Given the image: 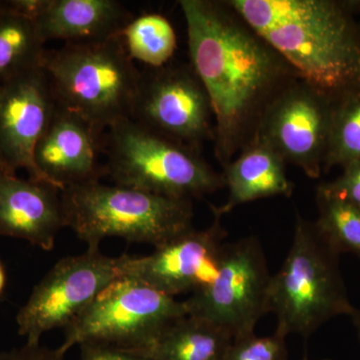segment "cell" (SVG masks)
I'll return each instance as SVG.
<instances>
[{
	"label": "cell",
	"mask_w": 360,
	"mask_h": 360,
	"mask_svg": "<svg viewBox=\"0 0 360 360\" xmlns=\"http://www.w3.org/2000/svg\"><path fill=\"white\" fill-rule=\"evenodd\" d=\"M191 65L210 97L225 168L257 136L270 104L298 77L227 1L180 0Z\"/></svg>",
	"instance_id": "1"
},
{
	"label": "cell",
	"mask_w": 360,
	"mask_h": 360,
	"mask_svg": "<svg viewBox=\"0 0 360 360\" xmlns=\"http://www.w3.org/2000/svg\"><path fill=\"white\" fill-rule=\"evenodd\" d=\"M300 79L338 103L360 89L354 1L227 0Z\"/></svg>",
	"instance_id": "2"
},
{
	"label": "cell",
	"mask_w": 360,
	"mask_h": 360,
	"mask_svg": "<svg viewBox=\"0 0 360 360\" xmlns=\"http://www.w3.org/2000/svg\"><path fill=\"white\" fill-rule=\"evenodd\" d=\"M41 68L58 105L101 131L130 120L141 71L120 37L45 49Z\"/></svg>",
	"instance_id": "3"
},
{
	"label": "cell",
	"mask_w": 360,
	"mask_h": 360,
	"mask_svg": "<svg viewBox=\"0 0 360 360\" xmlns=\"http://www.w3.org/2000/svg\"><path fill=\"white\" fill-rule=\"evenodd\" d=\"M66 227L89 250L118 238L129 243L165 245L193 227V200L167 198L101 181L61 191Z\"/></svg>",
	"instance_id": "4"
},
{
	"label": "cell",
	"mask_w": 360,
	"mask_h": 360,
	"mask_svg": "<svg viewBox=\"0 0 360 360\" xmlns=\"http://www.w3.org/2000/svg\"><path fill=\"white\" fill-rule=\"evenodd\" d=\"M340 255L315 222L297 214L288 257L270 279L269 309L276 315V333L307 338L330 319L354 314Z\"/></svg>",
	"instance_id": "5"
},
{
	"label": "cell",
	"mask_w": 360,
	"mask_h": 360,
	"mask_svg": "<svg viewBox=\"0 0 360 360\" xmlns=\"http://www.w3.org/2000/svg\"><path fill=\"white\" fill-rule=\"evenodd\" d=\"M104 170L115 186L193 200L225 186L224 175L200 153L144 129L131 120L104 134Z\"/></svg>",
	"instance_id": "6"
},
{
	"label": "cell",
	"mask_w": 360,
	"mask_h": 360,
	"mask_svg": "<svg viewBox=\"0 0 360 360\" xmlns=\"http://www.w3.org/2000/svg\"><path fill=\"white\" fill-rule=\"evenodd\" d=\"M186 315L184 302L137 279L122 277L66 326L65 340L58 348L66 354L75 345L101 343L141 352Z\"/></svg>",
	"instance_id": "7"
},
{
	"label": "cell",
	"mask_w": 360,
	"mask_h": 360,
	"mask_svg": "<svg viewBox=\"0 0 360 360\" xmlns=\"http://www.w3.org/2000/svg\"><path fill=\"white\" fill-rule=\"evenodd\" d=\"M270 279L257 238L225 243L219 276L184 300L187 315L219 326L233 340L252 335L257 322L269 312Z\"/></svg>",
	"instance_id": "8"
},
{
	"label": "cell",
	"mask_w": 360,
	"mask_h": 360,
	"mask_svg": "<svg viewBox=\"0 0 360 360\" xmlns=\"http://www.w3.org/2000/svg\"><path fill=\"white\" fill-rule=\"evenodd\" d=\"M129 255L110 257L99 248L59 260L16 315L18 335L39 345L52 329L65 328L110 284L122 278Z\"/></svg>",
	"instance_id": "9"
},
{
	"label": "cell",
	"mask_w": 360,
	"mask_h": 360,
	"mask_svg": "<svg viewBox=\"0 0 360 360\" xmlns=\"http://www.w3.org/2000/svg\"><path fill=\"white\" fill-rule=\"evenodd\" d=\"M210 97L191 65L141 71L130 120L144 129L201 153L214 139Z\"/></svg>",
	"instance_id": "10"
},
{
	"label": "cell",
	"mask_w": 360,
	"mask_h": 360,
	"mask_svg": "<svg viewBox=\"0 0 360 360\" xmlns=\"http://www.w3.org/2000/svg\"><path fill=\"white\" fill-rule=\"evenodd\" d=\"M333 103L296 78L266 110L257 136L310 179L323 172Z\"/></svg>",
	"instance_id": "11"
},
{
	"label": "cell",
	"mask_w": 360,
	"mask_h": 360,
	"mask_svg": "<svg viewBox=\"0 0 360 360\" xmlns=\"http://www.w3.org/2000/svg\"><path fill=\"white\" fill-rule=\"evenodd\" d=\"M203 231H191L156 248L146 257H127L123 277L137 279L172 297L196 292L215 281L221 264L226 231L214 214Z\"/></svg>",
	"instance_id": "12"
},
{
	"label": "cell",
	"mask_w": 360,
	"mask_h": 360,
	"mask_svg": "<svg viewBox=\"0 0 360 360\" xmlns=\"http://www.w3.org/2000/svg\"><path fill=\"white\" fill-rule=\"evenodd\" d=\"M56 106L41 66L0 82V172L25 169L30 179L45 181L33 153Z\"/></svg>",
	"instance_id": "13"
},
{
	"label": "cell",
	"mask_w": 360,
	"mask_h": 360,
	"mask_svg": "<svg viewBox=\"0 0 360 360\" xmlns=\"http://www.w3.org/2000/svg\"><path fill=\"white\" fill-rule=\"evenodd\" d=\"M104 134L82 116L56 106L35 146L33 160L45 181L58 187L101 181L105 176Z\"/></svg>",
	"instance_id": "14"
},
{
	"label": "cell",
	"mask_w": 360,
	"mask_h": 360,
	"mask_svg": "<svg viewBox=\"0 0 360 360\" xmlns=\"http://www.w3.org/2000/svg\"><path fill=\"white\" fill-rule=\"evenodd\" d=\"M66 227L61 191L49 182L0 172V236L51 251Z\"/></svg>",
	"instance_id": "15"
},
{
	"label": "cell",
	"mask_w": 360,
	"mask_h": 360,
	"mask_svg": "<svg viewBox=\"0 0 360 360\" xmlns=\"http://www.w3.org/2000/svg\"><path fill=\"white\" fill-rule=\"evenodd\" d=\"M134 18L115 0H47L34 23L45 44H85L120 37Z\"/></svg>",
	"instance_id": "16"
},
{
	"label": "cell",
	"mask_w": 360,
	"mask_h": 360,
	"mask_svg": "<svg viewBox=\"0 0 360 360\" xmlns=\"http://www.w3.org/2000/svg\"><path fill=\"white\" fill-rule=\"evenodd\" d=\"M286 161L271 146L259 137L239 153L224 168L229 198L224 205H212V213L224 217L246 202L283 195L290 198L293 184L286 175Z\"/></svg>",
	"instance_id": "17"
},
{
	"label": "cell",
	"mask_w": 360,
	"mask_h": 360,
	"mask_svg": "<svg viewBox=\"0 0 360 360\" xmlns=\"http://www.w3.org/2000/svg\"><path fill=\"white\" fill-rule=\"evenodd\" d=\"M232 340L219 326L186 315L165 329L153 347L132 352L153 360H222Z\"/></svg>",
	"instance_id": "18"
},
{
	"label": "cell",
	"mask_w": 360,
	"mask_h": 360,
	"mask_svg": "<svg viewBox=\"0 0 360 360\" xmlns=\"http://www.w3.org/2000/svg\"><path fill=\"white\" fill-rule=\"evenodd\" d=\"M45 49L32 20L0 13V82L41 66Z\"/></svg>",
	"instance_id": "19"
},
{
	"label": "cell",
	"mask_w": 360,
	"mask_h": 360,
	"mask_svg": "<svg viewBox=\"0 0 360 360\" xmlns=\"http://www.w3.org/2000/svg\"><path fill=\"white\" fill-rule=\"evenodd\" d=\"M120 39L129 58L148 68L168 65L177 47L174 26L160 13H144L132 18Z\"/></svg>",
	"instance_id": "20"
},
{
	"label": "cell",
	"mask_w": 360,
	"mask_h": 360,
	"mask_svg": "<svg viewBox=\"0 0 360 360\" xmlns=\"http://www.w3.org/2000/svg\"><path fill=\"white\" fill-rule=\"evenodd\" d=\"M317 229L340 253L360 257V206L333 195L321 184L316 188Z\"/></svg>",
	"instance_id": "21"
},
{
	"label": "cell",
	"mask_w": 360,
	"mask_h": 360,
	"mask_svg": "<svg viewBox=\"0 0 360 360\" xmlns=\"http://www.w3.org/2000/svg\"><path fill=\"white\" fill-rule=\"evenodd\" d=\"M360 160V89L333 103L323 172Z\"/></svg>",
	"instance_id": "22"
},
{
	"label": "cell",
	"mask_w": 360,
	"mask_h": 360,
	"mask_svg": "<svg viewBox=\"0 0 360 360\" xmlns=\"http://www.w3.org/2000/svg\"><path fill=\"white\" fill-rule=\"evenodd\" d=\"M284 336L255 333L232 340L222 360H288Z\"/></svg>",
	"instance_id": "23"
},
{
	"label": "cell",
	"mask_w": 360,
	"mask_h": 360,
	"mask_svg": "<svg viewBox=\"0 0 360 360\" xmlns=\"http://www.w3.org/2000/svg\"><path fill=\"white\" fill-rule=\"evenodd\" d=\"M342 169L340 176L321 186L333 195L360 206V160L349 163Z\"/></svg>",
	"instance_id": "24"
},
{
	"label": "cell",
	"mask_w": 360,
	"mask_h": 360,
	"mask_svg": "<svg viewBox=\"0 0 360 360\" xmlns=\"http://www.w3.org/2000/svg\"><path fill=\"white\" fill-rule=\"evenodd\" d=\"M79 347L80 360H153L129 350L101 343H84Z\"/></svg>",
	"instance_id": "25"
},
{
	"label": "cell",
	"mask_w": 360,
	"mask_h": 360,
	"mask_svg": "<svg viewBox=\"0 0 360 360\" xmlns=\"http://www.w3.org/2000/svg\"><path fill=\"white\" fill-rule=\"evenodd\" d=\"M65 352L59 348L26 343L20 347L0 352V360H65Z\"/></svg>",
	"instance_id": "26"
},
{
	"label": "cell",
	"mask_w": 360,
	"mask_h": 360,
	"mask_svg": "<svg viewBox=\"0 0 360 360\" xmlns=\"http://www.w3.org/2000/svg\"><path fill=\"white\" fill-rule=\"evenodd\" d=\"M47 0H6V11L9 13L18 14L27 20H35L42 13Z\"/></svg>",
	"instance_id": "27"
},
{
	"label": "cell",
	"mask_w": 360,
	"mask_h": 360,
	"mask_svg": "<svg viewBox=\"0 0 360 360\" xmlns=\"http://www.w3.org/2000/svg\"><path fill=\"white\" fill-rule=\"evenodd\" d=\"M7 276L6 270L4 269V264L0 262V295L4 293L6 288Z\"/></svg>",
	"instance_id": "28"
},
{
	"label": "cell",
	"mask_w": 360,
	"mask_h": 360,
	"mask_svg": "<svg viewBox=\"0 0 360 360\" xmlns=\"http://www.w3.org/2000/svg\"><path fill=\"white\" fill-rule=\"evenodd\" d=\"M350 316H352V321H354L355 328H356L357 335H359L360 341V310L354 309V314L350 315Z\"/></svg>",
	"instance_id": "29"
},
{
	"label": "cell",
	"mask_w": 360,
	"mask_h": 360,
	"mask_svg": "<svg viewBox=\"0 0 360 360\" xmlns=\"http://www.w3.org/2000/svg\"><path fill=\"white\" fill-rule=\"evenodd\" d=\"M6 1H1V0H0V13H2V11H6Z\"/></svg>",
	"instance_id": "30"
},
{
	"label": "cell",
	"mask_w": 360,
	"mask_h": 360,
	"mask_svg": "<svg viewBox=\"0 0 360 360\" xmlns=\"http://www.w3.org/2000/svg\"><path fill=\"white\" fill-rule=\"evenodd\" d=\"M302 360H309V359H303Z\"/></svg>",
	"instance_id": "31"
},
{
	"label": "cell",
	"mask_w": 360,
	"mask_h": 360,
	"mask_svg": "<svg viewBox=\"0 0 360 360\" xmlns=\"http://www.w3.org/2000/svg\"><path fill=\"white\" fill-rule=\"evenodd\" d=\"M359 25H360V23H359Z\"/></svg>",
	"instance_id": "32"
}]
</instances>
